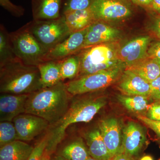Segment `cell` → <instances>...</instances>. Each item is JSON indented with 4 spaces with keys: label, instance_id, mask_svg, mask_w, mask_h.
Wrapping results in <instances>:
<instances>
[{
    "label": "cell",
    "instance_id": "4316f807",
    "mask_svg": "<svg viewBox=\"0 0 160 160\" xmlns=\"http://www.w3.org/2000/svg\"><path fill=\"white\" fill-rule=\"evenodd\" d=\"M17 140V132L13 122H0V148Z\"/></svg>",
    "mask_w": 160,
    "mask_h": 160
},
{
    "label": "cell",
    "instance_id": "484cf974",
    "mask_svg": "<svg viewBox=\"0 0 160 160\" xmlns=\"http://www.w3.org/2000/svg\"><path fill=\"white\" fill-rule=\"evenodd\" d=\"M80 61L77 54L63 59L61 65L62 81L73 80L77 77L79 72Z\"/></svg>",
    "mask_w": 160,
    "mask_h": 160
},
{
    "label": "cell",
    "instance_id": "b9f144b4",
    "mask_svg": "<svg viewBox=\"0 0 160 160\" xmlns=\"http://www.w3.org/2000/svg\"><path fill=\"white\" fill-rule=\"evenodd\" d=\"M156 59L157 60V61L159 65V66H160V59Z\"/></svg>",
    "mask_w": 160,
    "mask_h": 160
},
{
    "label": "cell",
    "instance_id": "9a60e30c",
    "mask_svg": "<svg viewBox=\"0 0 160 160\" xmlns=\"http://www.w3.org/2000/svg\"><path fill=\"white\" fill-rule=\"evenodd\" d=\"M118 82V88L123 94L150 96V83L129 69H125Z\"/></svg>",
    "mask_w": 160,
    "mask_h": 160
},
{
    "label": "cell",
    "instance_id": "4fadbf2b",
    "mask_svg": "<svg viewBox=\"0 0 160 160\" xmlns=\"http://www.w3.org/2000/svg\"><path fill=\"white\" fill-rule=\"evenodd\" d=\"M103 21H96L89 26L82 49L103 43L118 41L122 36V32L119 29Z\"/></svg>",
    "mask_w": 160,
    "mask_h": 160
},
{
    "label": "cell",
    "instance_id": "836d02e7",
    "mask_svg": "<svg viewBox=\"0 0 160 160\" xmlns=\"http://www.w3.org/2000/svg\"><path fill=\"white\" fill-rule=\"evenodd\" d=\"M149 98L154 101H160V76L150 83Z\"/></svg>",
    "mask_w": 160,
    "mask_h": 160
},
{
    "label": "cell",
    "instance_id": "d6a6232c",
    "mask_svg": "<svg viewBox=\"0 0 160 160\" xmlns=\"http://www.w3.org/2000/svg\"><path fill=\"white\" fill-rule=\"evenodd\" d=\"M137 118L147 127L154 131L160 140V122L153 121L142 115H138Z\"/></svg>",
    "mask_w": 160,
    "mask_h": 160
},
{
    "label": "cell",
    "instance_id": "8fae6325",
    "mask_svg": "<svg viewBox=\"0 0 160 160\" xmlns=\"http://www.w3.org/2000/svg\"><path fill=\"white\" fill-rule=\"evenodd\" d=\"M98 127L112 157L122 152V130L119 120L115 118H108L100 121Z\"/></svg>",
    "mask_w": 160,
    "mask_h": 160
},
{
    "label": "cell",
    "instance_id": "3957f363",
    "mask_svg": "<svg viewBox=\"0 0 160 160\" xmlns=\"http://www.w3.org/2000/svg\"><path fill=\"white\" fill-rule=\"evenodd\" d=\"M43 88L37 66H28L18 59L0 66V92L30 94Z\"/></svg>",
    "mask_w": 160,
    "mask_h": 160
},
{
    "label": "cell",
    "instance_id": "74e56055",
    "mask_svg": "<svg viewBox=\"0 0 160 160\" xmlns=\"http://www.w3.org/2000/svg\"><path fill=\"white\" fill-rule=\"evenodd\" d=\"M150 12L160 15V0H152Z\"/></svg>",
    "mask_w": 160,
    "mask_h": 160
},
{
    "label": "cell",
    "instance_id": "1f68e13d",
    "mask_svg": "<svg viewBox=\"0 0 160 160\" xmlns=\"http://www.w3.org/2000/svg\"><path fill=\"white\" fill-rule=\"evenodd\" d=\"M146 117L153 121L160 122V101H154L149 106Z\"/></svg>",
    "mask_w": 160,
    "mask_h": 160
},
{
    "label": "cell",
    "instance_id": "f546056e",
    "mask_svg": "<svg viewBox=\"0 0 160 160\" xmlns=\"http://www.w3.org/2000/svg\"><path fill=\"white\" fill-rule=\"evenodd\" d=\"M0 5L15 17H21L25 14V9L22 6L15 5L10 0H0Z\"/></svg>",
    "mask_w": 160,
    "mask_h": 160
},
{
    "label": "cell",
    "instance_id": "e0dca14e",
    "mask_svg": "<svg viewBox=\"0 0 160 160\" xmlns=\"http://www.w3.org/2000/svg\"><path fill=\"white\" fill-rule=\"evenodd\" d=\"M62 0H31L33 20L56 19L60 17Z\"/></svg>",
    "mask_w": 160,
    "mask_h": 160
},
{
    "label": "cell",
    "instance_id": "d590c367",
    "mask_svg": "<svg viewBox=\"0 0 160 160\" xmlns=\"http://www.w3.org/2000/svg\"><path fill=\"white\" fill-rule=\"evenodd\" d=\"M130 1L135 6L139 7L145 11H151L152 0H130Z\"/></svg>",
    "mask_w": 160,
    "mask_h": 160
},
{
    "label": "cell",
    "instance_id": "83f0119b",
    "mask_svg": "<svg viewBox=\"0 0 160 160\" xmlns=\"http://www.w3.org/2000/svg\"><path fill=\"white\" fill-rule=\"evenodd\" d=\"M49 138V134L47 132L45 136L33 147L28 160H51L52 156L47 149Z\"/></svg>",
    "mask_w": 160,
    "mask_h": 160
},
{
    "label": "cell",
    "instance_id": "9c48e42d",
    "mask_svg": "<svg viewBox=\"0 0 160 160\" xmlns=\"http://www.w3.org/2000/svg\"><path fill=\"white\" fill-rule=\"evenodd\" d=\"M12 122L17 132L18 140L25 142L34 139L50 126L42 118L27 113L19 115Z\"/></svg>",
    "mask_w": 160,
    "mask_h": 160
},
{
    "label": "cell",
    "instance_id": "8d00e7d4",
    "mask_svg": "<svg viewBox=\"0 0 160 160\" xmlns=\"http://www.w3.org/2000/svg\"><path fill=\"white\" fill-rule=\"evenodd\" d=\"M112 160H136L134 158L125 154L124 152H121L116 155Z\"/></svg>",
    "mask_w": 160,
    "mask_h": 160
},
{
    "label": "cell",
    "instance_id": "7402d4cb",
    "mask_svg": "<svg viewBox=\"0 0 160 160\" xmlns=\"http://www.w3.org/2000/svg\"><path fill=\"white\" fill-rule=\"evenodd\" d=\"M126 69L133 72L149 83L160 76V67L157 61L149 57Z\"/></svg>",
    "mask_w": 160,
    "mask_h": 160
},
{
    "label": "cell",
    "instance_id": "ab89813d",
    "mask_svg": "<svg viewBox=\"0 0 160 160\" xmlns=\"http://www.w3.org/2000/svg\"><path fill=\"white\" fill-rule=\"evenodd\" d=\"M140 160H153L152 157L149 155L144 156L141 158Z\"/></svg>",
    "mask_w": 160,
    "mask_h": 160
},
{
    "label": "cell",
    "instance_id": "d4e9b609",
    "mask_svg": "<svg viewBox=\"0 0 160 160\" xmlns=\"http://www.w3.org/2000/svg\"><path fill=\"white\" fill-rule=\"evenodd\" d=\"M117 99L124 107L129 111L134 112H140L149 108L148 97L141 95H127L118 94Z\"/></svg>",
    "mask_w": 160,
    "mask_h": 160
},
{
    "label": "cell",
    "instance_id": "30bf717a",
    "mask_svg": "<svg viewBox=\"0 0 160 160\" xmlns=\"http://www.w3.org/2000/svg\"><path fill=\"white\" fill-rule=\"evenodd\" d=\"M149 35L135 38L121 46L118 55L120 60L126 66V68L148 57V48L152 42Z\"/></svg>",
    "mask_w": 160,
    "mask_h": 160
},
{
    "label": "cell",
    "instance_id": "d6986e66",
    "mask_svg": "<svg viewBox=\"0 0 160 160\" xmlns=\"http://www.w3.org/2000/svg\"><path fill=\"white\" fill-rule=\"evenodd\" d=\"M63 15L71 33L86 29L96 21L89 8L65 12Z\"/></svg>",
    "mask_w": 160,
    "mask_h": 160
},
{
    "label": "cell",
    "instance_id": "f35d334b",
    "mask_svg": "<svg viewBox=\"0 0 160 160\" xmlns=\"http://www.w3.org/2000/svg\"><path fill=\"white\" fill-rule=\"evenodd\" d=\"M51 160H70L67 159L57 154L54 156H52Z\"/></svg>",
    "mask_w": 160,
    "mask_h": 160
},
{
    "label": "cell",
    "instance_id": "44dd1931",
    "mask_svg": "<svg viewBox=\"0 0 160 160\" xmlns=\"http://www.w3.org/2000/svg\"><path fill=\"white\" fill-rule=\"evenodd\" d=\"M33 147L21 140H17L0 148V160H28Z\"/></svg>",
    "mask_w": 160,
    "mask_h": 160
},
{
    "label": "cell",
    "instance_id": "603a6c76",
    "mask_svg": "<svg viewBox=\"0 0 160 160\" xmlns=\"http://www.w3.org/2000/svg\"><path fill=\"white\" fill-rule=\"evenodd\" d=\"M57 154L70 160H86L90 157L89 149L81 138L72 140L63 146Z\"/></svg>",
    "mask_w": 160,
    "mask_h": 160
},
{
    "label": "cell",
    "instance_id": "cb8c5ba5",
    "mask_svg": "<svg viewBox=\"0 0 160 160\" xmlns=\"http://www.w3.org/2000/svg\"><path fill=\"white\" fill-rule=\"evenodd\" d=\"M18 59L15 54L9 33L2 24L0 26V66Z\"/></svg>",
    "mask_w": 160,
    "mask_h": 160
},
{
    "label": "cell",
    "instance_id": "ba28073f",
    "mask_svg": "<svg viewBox=\"0 0 160 160\" xmlns=\"http://www.w3.org/2000/svg\"><path fill=\"white\" fill-rule=\"evenodd\" d=\"M89 8L96 21L108 23L127 21L140 8L130 0H90Z\"/></svg>",
    "mask_w": 160,
    "mask_h": 160
},
{
    "label": "cell",
    "instance_id": "52a82bcc",
    "mask_svg": "<svg viewBox=\"0 0 160 160\" xmlns=\"http://www.w3.org/2000/svg\"><path fill=\"white\" fill-rule=\"evenodd\" d=\"M28 24L32 33L48 51L71 33L63 15L56 19L33 20Z\"/></svg>",
    "mask_w": 160,
    "mask_h": 160
},
{
    "label": "cell",
    "instance_id": "4dcf8cb0",
    "mask_svg": "<svg viewBox=\"0 0 160 160\" xmlns=\"http://www.w3.org/2000/svg\"><path fill=\"white\" fill-rule=\"evenodd\" d=\"M90 3V0H67L64 5L63 12L88 9Z\"/></svg>",
    "mask_w": 160,
    "mask_h": 160
},
{
    "label": "cell",
    "instance_id": "e575fe53",
    "mask_svg": "<svg viewBox=\"0 0 160 160\" xmlns=\"http://www.w3.org/2000/svg\"><path fill=\"white\" fill-rule=\"evenodd\" d=\"M148 56L152 58L160 60V41H152L148 50Z\"/></svg>",
    "mask_w": 160,
    "mask_h": 160
},
{
    "label": "cell",
    "instance_id": "7bdbcfd3",
    "mask_svg": "<svg viewBox=\"0 0 160 160\" xmlns=\"http://www.w3.org/2000/svg\"><path fill=\"white\" fill-rule=\"evenodd\" d=\"M159 160H160V159Z\"/></svg>",
    "mask_w": 160,
    "mask_h": 160
},
{
    "label": "cell",
    "instance_id": "8992f818",
    "mask_svg": "<svg viewBox=\"0 0 160 160\" xmlns=\"http://www.w3.org/2000/svg\"><path fill=\"white\" fill-rule=\"evenodd\" d=\"M126 69L124 64L108 70L78 77L66 83L67 90L72 96L99 91L118 82Z\"/></svg>",
    "mask_w": 160,
    "mask_h": 160
},
{
    "label": "cell",
    "instance_id": "7a4b0ae2",
    "mask_svg": "<svg viewBox=\"0 0 160 160\" xmlns=\"http://www.w3.org/2000/svg\"><path fill=\"white\" fill-rule=\"evenodd\" d=\"M71 96L63 82L42 88L29 94L25 113L37 116L47 121L50 126L53 125L68 111Z\"/></svg>",
    "mask_w": 160,
    "mask_h": 160
},
{
    "label": "cell",
    "instance_id": "5bb4252c",
    "mask_svg": "<svg viewBox=\"0 0 160 160\" xmlns=\"http://www.w3.org/2000/svg\"><path fill=\"white\" fill-rule=\"evenodd\" d=\"M146 141V131L142 126L135 122H128L122 130V151L135 158L139 154Z\"/></svg>",
    "mask_w": 160,
    "mask_h": 160
},
{
    "label": "cell",
    "instance_id": "5b68a950",
    "mask_svg": "<svg viewBox=\"0 0 160 160\" xmlns=\"http://www.w3.org/2000/svg\"><path fill=\"white\" fill-rule=\"evenodd\" d=\"M15 54L21 62L28 66H37L45 62L48 51L36 38L28 23L9 33Z\"/></svg>",
    "mask_w": 160,
    "mask_h": 160
},
{
    "label": "cell",
    "instance_id": "2e32d148",
    "mask_svg": "<svg viewBox=\"0 0 160 160\" xmlns=\"http://www.w3.org/2000/svg\"><path fill=\"white\" fill-rule=\"evenodd\" d=\"M29 94L2 93L0 96V122H12L19 115L25 113Z\"/></svg>",
    "mask_w": 160,
    "mask_h": 160
},
{
    "label": "cell",
    "instance_id": "ac0fdd59",
    "mask_svg": "<svg viewBox=\"0 0 160 160\" xmlns=\"http://www.w3.org/2000/svg\"><path fill=\"white\" fill-rule=\"evenodd\" d=\"M85 138L91 157L99 160H112L98 127L87 132Z\"/></svg>",
    "mask_w": 160,
    "mask_h": 160
},
{
    "label": "cell",
    "instance_id": "7c38bea8",
    "mask_svg": "<svg viewBox=\"0 0 160 160\" xmlns=\"http://www.w3.org/2000/svg\"><path fill=\"white\" fill-rule=\"evenodd\" d=\"M87 29L88 28L71 33L68 37L48 51L45 62L62 60L76 54L82 49Z\"/></svg>",
    "mask_w": 160,
    "mask_h": 160
},
{
    "label": "cell",
    "instance_id": "f1b7e54d",
    "mask_svg": "<svg viewBox=\"0 0 160 160\" xmlns=\"http://www.w3.org/2000/svg\"><path fill=\"white\" fill-rule=\"evenodd\" d=\"M148 17L147 30L153 40L160 41V15L152 12H146Z\"/></svg>",
    "mask_w": 160,
    "mask_h": 160
},
{
    "label": "cell",
    "instance_id": "60d3db41",
    "mask_svg": "<svg viewBox=\"0 0 160 160\" xmlns=\"http://www.w3.org/2000/svg\"><path fill=\"white\" fill-rule=\"evenodd\" d=\"M86 160H99L96 159H95V158H94L91 157L90 156V157H89V158L87 159Z\"/></svg>",
    "mask_w": 160,
    "mask_h": 160
},
{
    "label": "cell",
    "instance_id": "277c9868",
    "mask_svg": "<svg viewBox=\"0 0 160 160\" xmlns=\"http://www.w3.org/2000/svg\"><path fill=\"white\" fill-rule=\"evenodd\" d=\"M120 47L118 41L90 46L80 50L76 53L80 61L79 72L77 77L108 70L125 64L119 58Z\"/></svg>",
    "mask_w": 160,
    "mask_h": 160
},
{
    "label": "cell",
    "instance_id": "6da1fadb",
    "mask_svg": "<svg viewBox=\"0 0 160 160\" xmlns=\"http://www.w3.org/2000/svg\"><path fill=\"white\" fill-rule=\"evenodd\" d=\"M107 104V98L103 96L76 99L69 105L68 111L61 119L47 129L49 135L47 149L51 155L66 135L68 127L76 123L90 122Z\"/></svg>",
    "mask_w": 160,
    "mask_h": 160
},
{
    "label": "cell",
    "instance_id": "ffe728a7",
    "mask_svg": "<svg viewBox=\"0 0 160 160\" xmlns=\"http://www.w3.org/2000/svg\"><path fill=\"white\" fill-rule=\"evenodd\" d=\"M62 61H46L38 65L43 88L51 87L63 82L61 75Z\"/></svg>",
    "mask_w": 160,
    "mask_h": 160
}]
</instances>
